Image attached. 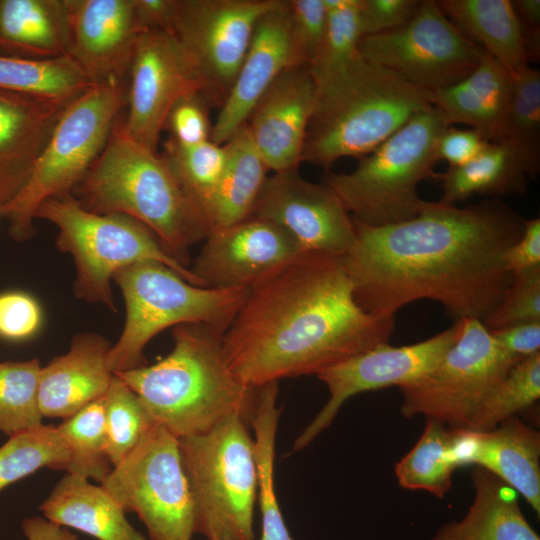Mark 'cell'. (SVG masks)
<instances>
[{
  "instance_id": "obj_25",
  "label": "cell",
  "mask_w": 540,
  "mask_h": 540,
  "mask_svg": "<svg viewBox=\"0 0 540 540\" xmlns=\"http://www.w3.org/2000/svg\"><path fill=\"white\" fill-rule=\"evenodd\" d=\"M511 87V75L484 51L468 76L433 92L432 104L448 126L466 124L489 142H497L502 137Z\"/></svg>"
},
{
  "instance_id": "obj_24",
  "label": "cell",
  "mask_w": 540,
  "mask_h": 540,
  "mask_svg": "<svg viewBox=\"0 0 540 540\" xmlns=\"http://www.w3.org/2000/svg\"><path fill=\"white\" fill-rule=\"evenodd\" d=\"M111 347L100 334L80 333L67 353L41 366L38 404L43 418L66 419L106 394L114 376L108 367Z\"/></svg>"
},
{
  "instance_id": "obj_2",
  "label": "cell",
  "mask_w": 540,
  "mask_h": 540,
  "mask_svg": "<svg viewBox=\"0 0 540 540\" xmlns=\"http://www.w3.org/2000/svg\"><path fill=\"white\" fill-rule=\"evenodd\" d=\"M394 327L360 307L341 257L307 251L248 289L222 344L237 376L261 387L388 343Z\"/></svg>"
},
{
  "instance_id": "obj_38",
  "label": "cell",
  "mask_w": 540,
  "mask_h": 540,
  "mask_svg": "<svg viewBox=\"0 0 540 540\" xmlns=\"http://www.w3.org/2000/svg\"><path fill=\"white\" fill-rule=\"evenodd\" d=\"M326 27L320 49L309 67L315 85L345 70L360 58L362 33L359 0H324Z\"/></svg>"
},
{
  "instance_id": "obj_18",
  "label": "cell",
  "mask_w": 540,
  "mask_h": 540,
  "mask_svg": "<svg viewBox=\"0 0 540 540\" xmlns=\"http://www.w3.org/2000/svg\"><path fill=\"white\" fill-rule=\"evenodd\" d=\"M191 271L206 287L250 288L304 251L277 224L254 215L212 231Z\"/></svg>"
},
{
  "instance_id": "obj_15",
  "label": "cell",
  "mask_w": 540,
  "mask_h": 540,
  "mask_svg": "<svg viewBox=\"0 0 540 540\" xmlns=\"http://www.w3.org/2000/svg\"><path fill=\"white\" fill-rule=\"evenodd\" d=\"M459 334V321L423 341L403 346L379 344L332 365L316 376L327 386L329 399L293 444L299 451L330 426L342 405L356 394L417 382L443 358Z\"/></svg>"
},
{
  "instance_id": "obj_47",
  "label": "cell",
  "mask_w": 540,
  "mask_h": 540,
  "mask_svg": "<svg viewBox=\"0 0 540 540\" xmlns=\"http://www.w3.org/2000/svg\"><path fill=\"white\" fill-rule=\"evenodd\" d=\"M419 0H359L362 36L380 34L405 25L417 12Z\"/></svg>"
},
{
  "instance_id": "obj_45",
  "label": "cell",
  "mask_w": 540,
  "mask_h": 540,
  "mask_svg": "<svg viewBox=\"0 0 540 540\" xmlns=\"http://www.w3.org/2000/svg\"><path fill=\"white\" fill-rule=\"evenodd\" d=\"M210 107L200 93L180 98L170 109L163 126L169 133L168 139L184 146L211 140Z\"/></svg>"
},
{
  "instance_id": "obj_39",
  "label": "cell",
  "mask_w": 540,
  "mask_h": 540,
  "mask_svg": "<svg viewBox=\"0 0 540 540\" xmlns=\"http://www.w3.org/2000/svg\"><path fill=\"white\" fill-rule=\"evenodd\" d=\"M162 155L184 192L205 219V211L226 165L225 144L220 145L209 140L184 146L167 139Z\"/></svg>"
},
{
  "instance_id": "obj_53",
  "label": "cell",
  "mask_w": 540,
  "mask_h": 540,
  "mask_svg": "<svg viewBox=\"0 0 540 540\" xmlns=\"http://www.w3.org/2000/svg\"><path fill=\"white\" fill-rule=\"evenodd\" d=\"M21 526L27 540H78L74 533L44 517L25 518Z\"/></svg>"
},
{
  "instance_id": "obj_48",
  "label": "cell",
  "mask_w": 540,
  "mask_h": 540,
  "mask_svg": "<svg viewBox=\"0 0 540 540\" xmlns=\"http://www.w3.org/2000/svg\"><path fill=\"white\" fill-rule=\"evenodd\" d=\"M489 141L475 129L447 127L438 137L435 154L449 167H459L477 157Z\"/></svg>"
},
{
  "instance_id": "obj_36",
  "label": "cell",
  "mask_w": 540,
  "mask_h": 540,
  "mask_svg": "<svg viewBox=\"0 0 540 540\" xmlns=\"http://www.w3.org/2000/svg\"><path fill=\"white\" fill-rule=\"evenodd\" d=\"M70 456L67 473L102 482L110 473L105 425V395L56 426Z\"/></svg>"
},
{
  "instance_id": "obj_32",
  "label": "cell",
  "mask_w": 540,
  "mask_h": 540,
  "mask_svg": "<svg viewBox=\"0 0 540 540\" xmlns=\"http://www.w3.org/2000/svg\"><path fill=\"white\" fill-rule=\"evenodd\" d=\"M277 396L278 382L261 386L250 419L254 430L258 473L260 540H293L282 516L274 485L275 443L281 414V408L277 406Z\"/></svg>"
},
{
  "instance_id": "obj_11",
  "label": "cell",
  "mask_w": 540,
  "mask_h": 540,
  "mask_svg": "<svg viewBox=\"0 0 540 540\" xmlns=\"http://www.w3.org/2000/svg\"><path fill=\"white\" fill-rule=\"evenodd\" d=\"M100 485L125 512L136 513L150 540H191L195 507L179 440L155 424Z\"/></svg>"
},
{
  "instance_id": "obj_42",
  "label": "cell",
  "mask_w": 540,
  "mask_h": 540,
  "mask_svg": "<svg viewBox=\"0 0 540 540\" xmlns=\"http://www.w3.org/2000/svg\"><path fill=\"white\" fill-rule=\"evenodd\" d=\"M135 392L114 374L105 394L106 454L114 467L155 425Z\"/></svg>"
},
{
  "instance_id": "obj_51",
  "label": "cell",
  "mask_w": 540,
  "mask_h": 540,
  "mask_svg": "<svg viewBox=\"0 0 540 540\" xmlns=\"http://www.w3.org/2000/svg\"><path fill=\"white\" fill-rule=\"evenodd\" d=\"M519 20L530 62L540 56V0L511 1Z\"/></svg>"
},
{
  "instance_id": "obj_50",
  "label": "cell",
  "mask_w": 540,
  "mask_h": 540,
  "mask_svg": "<svg viewBox=\"0 0 540 540\" xmlns=\"http://www.w3.org/2000/svg\"><path fill=\"white\" fill-rule=\"evenodd\" d=\"M489 331L498 346L517 361L540 353V322L523 323Z\"/></svg>"
},
{
  "instance_id": "obj_46",
  "label": "cell",
  "mask_w": 540,
  "mask_h": 540,
  "mask_svg": "<svg viewBox=\"0 0 540 540\" xmlns=\"http://www.w3.org/2000/svg\"><path fill=\"white\" fill-rule=\"evenodd\" d=\"M42 309L29 293L17 290L0 293V340L24 341L42 325Z\"/></svg>"
},
{
  "instance_id": "obj_19",
  "label": "cell",
  "mask_w": 540,
  "mask_h": 540,
  "mask_svg": "<svg viewBox=\"0 0 540 540\" xmlns=\"http://www.w3.org/2000/svg\"><path fill=\"white\" fill-rule=\"evenodd\" d=\"M316 86L308 67H289L270 85L245 126L269 171L298 169Z\"/></svg>"
},
{
  "instance_id": "obj_7",
  "label": "cell",
  "mask_w": 540,
  "mask_h": 540,
  "mask_svg": "<svg viewBox=\"0 0 540 540\" xmlns=\"http://www.w3.org/2000/svg\"><path fill=\"white\" fill-rule=\"evenodd\" d=\"M126 319L108 354L113 374L146 365L144 349L166 328L200 323L224 333L243 304L249 288L197 286L157 261H141L117 271Z\"/></svg>"
},
{
  "instance_id": "obj_52",
  "label": "cell",
  "mask_w": 540,
  "mask_h": 540,
  "mask_svg": "<svg viewBox=\"0 0 540 540\" xmlns=\"http://www.w3.org/2000/svg\"><path fill=\"white\" fill-rule=\"evenodd\" d=\"M141 28L169 30L177 0H133Z\"/></svg>"
},
{
  "instance_id": "obj_30",
  "label": "cell",
  "mask_w": 540,
  "mask_h": 540,
  "mask_svg": "<svg viewBox=\"0 0 540 540\" xmlns=\"http://www.w3.org/2000/svg\"><path fill=\"white\" fill-rule=\"evenodd\" d=\"M224 144L226 165L205 211L210 233L252 215L269 171L245 124Z\"/></svg>"
},
{
  "instance_id": "obj_43",
  "label": "cell",
  "mask_w": 540,
  "mask_h": 540,
  "mask_svg": "<svg viewBox=\"0 0 540 540\" xmlns=\"http://www.w3.org/2000/svg\"><path fill=\"white\" fill-rule=\"evenodd\" d=\"M481 322L488 330L540 322V267L512 275L500 301Z\"/></svg>"
},
{
  "instance_id": "obj_23",
  "label": "cell",
  "mask_w": 540,
  "mask_h": 540,
  "mask_svg": "<svg viewBox=\"0 0 540 540\" xmlns=\"http://www.w3.org/2000/svg\"><path fill=\"white\" fill-rule=\"evenodd\" d=\"M71 102L0 90V207L23 188Z\"/></svg>"
},
{
  "instance_id": "obj_20",
  "label": "cell",
  "mask_w": 540,
  "mask_h": 540,
  "mask_svg": "<svg viewBox=\"0 0 540 540\" xmlns=\"http://www.w3.org/2000/svg\"><path fill=\"white\" fill-rule=\"evenodd\" d=\"M69 56L93 84L127 81L141 28L133 0H67Z\"/></svg>"
},
{
  "instance_id": "obj_40",
  "label": "cell",
  "mask_w": 540,
  "mask_h": 540,
  "mask_svg": "<svg viewBox=\"0 0 540 540\" xmlns=\"http://www.w3.org/2000/svg\"><path fill=\"white\" fill-rule=\"evenodd\" d=\"M540 398V353L514 365L474 413L467 429L487 431Z\"/></svg>"
},
{
  "instance_id": "obj_21",
  "label": "cell",
  "mask_w": 540,
  "mask_h": 540,
  "mask_svg": "<svg viewBox=\"0 0 540 540\" xmlns=\"http://www.w3.org/2000/svg\"><path fill=\"white\" fill-rule=\"evenodd\" d=\"M288 0H280L256 22L233 86L212 125L211 141L224 144L247 121L276 78L289 68Z\"/></svg>"
},
{
  "instance_id": "obj_8",
  "label": "cell",
  "mask_w": 540,
  "mask_h": 540,
  "mask_svg": "<svg viewBox=\"0 0 540 540\" xmlns=\"http://www.w3.org/2000/svg\"><path fill=\"white\" fill-rule=\"evenodd\" d=\"M248 422L232 414L209 430L179 438L195 507V533L208 540H254L258 473Z\"/></svg>"
},
{
  "instance_id": "obj_26",
  "label": "cell",
  "mask_w": 540,
  "mask_h": 540,
  "mask_svg": "<svg viewBox=\"0 0 540 540\" xmlns=\"http://www.w3.org/2000/svg\"><path fill=\"white\" fill-rule=\"evenodd\" d=\"M44 518L97 540H147L127 520L126 512L101 486L67 473L40 505Z\"/></svg>"
},
{
  "instance_id": "obj_29",
  "label": "cell",
  "mask_w": 540,
  "mask_h": 540,
  "mask_svg": "<svg viewBox=\"0 0 540 540\" xmlns=\"http://www.w3.org/2000/svg\"><path fill=\"white\" fill-rule=\"evenodd\" d=\"M445 15L511 75L530 66L511 0H440Z\"/></svg>"
},
{
  "instance_id": "obj_37",
  "label": "cell",
  "mask_w": 540,
  "mask_h": 540,
  "mask_svg": "<svg viewBox=\"0 0 540 540\" xmlns=\"http://www.w3.org/2000/svg\"><path fill=\"white\" fill-rule=\"evenodd\" d=\"M69 452L56 426L17 432L0 447V491L42 468L66 470Z\"/></svg>"
},
{
  "instance_id": "obj_5",
  "label": "cell",
  "mask_w": 540,
  "mask_h": 540,
  "mask_svg": "<svg viewBox=\"0 0 540 540\" xmlns=\"http://www.w3.org/2000/svg\"><path fill=\"white\" fill-rule=\"evenodd\" d=\"M316 86L301 162L328 170L344 157L361 158L414 115L433 106V93L360 56Z\"/></svg>"
},
{
  "instance_id": "obj_28",
  "label": "cell",
  "mask_w": 540,
  "mask_h": 540,
  "mask_svg": "<svg viewBox=\"0 0 540 540\" xmlns=\"http://www.w3.org/2000/svg\"><path fill=\"white\" fill-rule=\"evenodd\" d=\"M475 496L466 515L441 526L431 540H540L518 504L516 491L489 471H472Z\"/></svg>"
},
{
  "instance_id": "obj_12",
  "label": "cell",
  "mask_w": 540,
  "mask_h": 540,
  "mask_svg": "<svg viewBox=\"0 0 540 540\" xmlns=\"http://www.w3.org/2000/svg\"><path fill=\"white\" fill-rule=\"evenodd\" d=\"M458 321V337L436 367L400 388V411L406 418L421 415L452 429H467L481 403L520 362L498 346L481 320Z\"/></svg>"
},
{
  "instance_id": "obj_3",
  "label": "cell",
  "mask_w": 540,
  "mask_h": 540,
  "mask_svg": "<svg viewBox=\"0 0 540 540\" xmlns=\"http://www.w3.org/2000/svg\"><path fill=\"white\" fill-rule=\"evenodd\" d=\"M222 332L200 323L173 327V348L152 365L116 373L153 421L178 439L203 433L239 414L248 423L259 388L246 385L229 365Z\"/></svg>"
},
{
  "instance_id": "obj_22",
  "label": "cell",
  "mask_w": 540,
  "mask_h": 540,
  "mask_svg": "<svg viewBox=\"0 0 540 540\" xmlns=\"http://www.w3.org/2000/svg\"><path fill=\"white\" fill-rule=\"evenodd\" d=\"M459 467L476 465L518 492L540 514V433L511 417L493 429H453Z\"/></svg>"
},
{
  "instance_id": "obj_13",
  "label": "cell",
  "mask_w": 540,
  "mask_h": 540,
  "mask_svg": "<svg viewBox=\"0 0 540 540\" xmlns=\"http://www.w3.org/2000/svg\"><path fill=\"white\" fill-rule=\"evenodd\" d=\"M280 0H177L169 27L211 107H221L257 20Z\"/></svg>"
},
{
  "instance_id": "obj_31",
  "label": "cell",
  "mask_w": 540,
  "mask_h": 540,
  "mask_svg": "<svg viewBox=\"0 0 540 540\" xmlns=\"http://www.w3.org/2000/svg\"><path fill=\"white\" fill-rule=\"evenodd\" d=\"M529 178L522 161L504 141L489 142L467 164L448 167L445 172L434 175L442 188L439 201L455 205L473 195L500 199L509 194H523Z\"/></svg>"
},
{
  "instance_id": "obj_41",
  "label": "cell",
  "mask_w": 540,
  "mask_h": 540,
  "mask_svg": "<svg viewBox=\"0 0 540 540\" xmlns=\"http://www.w3.org/2000/svg\"><path fill=\"white\" fill-rule=\"evenodd\" d=\"M38 358L0 362V432L10 436L41 426Z\"/></svg>"
},
{
  "instance_id": "obj_14",
  "label": "cell",
  "mask_w": 540,
  "mask_h": 540,
  "mask_svg": "<svg viewBox=\"0 0 540 540\" xmlns=\"http://www.w3.org/2000/svg\"><path fill=\"white\" fill-rule=\"evenodd\" d=\"M484 50L465 36L435 0H424L405 25L363 36L359 54L409 83L435 92L468 76Z\"/></svg>"
},
{
  "instance_id": "obj_16",
  "label": "cell",
  "mask_w": 540,
  "mask_h": 540,
  "mask_svg": "<svg viewBox=\"0 0 540 540\" xmlns=\"http://www.w3.org/2000/svg\"><path fill=\"white\" fill-rule=\"evenodd\" d=\"M200 93L195 73L174 35L149 29L138 39L127 79V113L120 119L124 132L157 152L160 134L173 105Z\"/></svg>"
},
{
  "instance_id": "obj_4",
  "label": "cell",
  "mask_w": 540,
  "mask_h": 540,
  "mask_svg": "<svg viewBox=\"0 0 540 540\" xmlns=\"http://www.w3.org/2000/svg\"><path fill=\"white\" fill-rule=\"evenodd\" d=\"M71 195L91 213L124 214L141 222L166 253L186 267L190 248L210 233L165 157L131 139L120 118Z\"/></svg>"
},
{
  "instance_id": "obj_1",
  "label": "cell",
  "mask_w": 540,
  "mask_h": 540,
  "mask_svg": "<svg viewBox=\"0 0 540 540\" xmlns=\"http://www.w3.org/2000/svg\"><path fill=\"white\" fill-rule=\"evenodd\" d=\"M353 222L355 240L341 258L366 312L394 316L427 299L455 321H482L512 279L503 258L525 219L492 198L465 207L428 202L417 216L395 224Z\"/></svg>"
},
{
  "instance_id": "obj_9",
  "label": "cell",
  "mask_w": 540,
  "mask_h": 540,
  "mask_svg": "<svg viewBox=\"0 0 540 540\" xmlns=\"http://www.w3.org/2000/svg\"><path fill=\"white\" fill-rule=\"evenodd\" d=\"M126 99L127 81L110 78L66 107L29 179L0 207L12 239L26 241L35 234V211L43 201L71 194L105 148Z\"/></svg>"
},
{
  "instance_id": "obj_34",
  "label": "cell",
  "mask_w": 540,
  "mask_h": 540,
  "mask_svg": "<svg viewBox=\"0 0 540 540\" xmlns=\"http://www.w3.org/2000/svg\"><path fill=\"white\" fill-rule=\"evenodd\" d=\"M458 467L454 430L426 419L419 440L396 464L395 475L404 489L422 490L443 498L452 486V475Z\"/></svg>"
},
{
  "instance_id": "obj_27",
  "label": "cell",
  "mask_w": 540,
  "mask_h": 540,
  "mask_svg": "<svg viewBox=\"0 0 540 540\" xmlns=\"http://www.w3.org/2000/svg\"><path fill=\"white\" fill-rule=\"evenodd\" d=\"M67 0H0V54L26 59L69 55Z\"/></svg>"
},
{
  "instance_id": "obj_49",
  "label": "cell",
  "mask_w": 540,
  "mask_h": 540,
  "mask_svg": "<svg viewBox=\"0 0 540 540\" xmlns=\"http://www.w3.org/2000/svg\"><path fill=\"white\" fill-rule=\"evenodd\" d=\"M505 269L516 275L540 267V219L525 220L520 238L511 245L503 258Z\"/></svg>"
},
{
  "instance_id": "obj_44",
  "label": "cell",
  "mask_w": 540,
  "mask_h": 540,
  "mask_svg": "<svg viewBox=\"0 0 540 540\" xmlns=\"http://www.w3.org/2000/svg\"><path fill=\"white\" fill-rule=\"evenodd\" d=\"M289 67H310L326 27L324 0H288Z\"/></svg>"
},
{
  "instance_id": "obj_10",
  "label": "cell",
  "mask_w": 540,
  "mask_h": 540,
  "mask_svg": "<svg viewBox=\"0 0 540 540\" xmlns=\"http://www.w3.org/2000/svg\"><path fill=\"white\" fill-rule=\"evenodd\" d=\"M35 218L58 228L55 244L75 264L74 295L117 312L111 282L120 269L141 261L167 265L193 285L204 286L190 268L170 257L156 235L124 214H95L83 209L71 194L43 201Z\"/></svg>"
},
{
  "instance_id": "obj_33",
  "label": "cell",
  "mask_w": 540,
  "mask_h": 540,
  "mask_svg": "<svg viewBox=\"0 0 540 540\" xmlns=\"http://www.w3.org/2000/svg\"><path fill=\"white\" fill-rule=\"evenodd\" d=\"M92 81L69 56L26 59L0 54V90L71 102Z\"/></svg>"
},
{
  "instance_id": "obj_6",
  "label": "cell",
  "mask_w": 540,
  "mask_h": 540,
  "mask_svg": "<svg viewBox=\"0 0 540 540\" xmlns=\"http://www.w3.org/2000/svg\"><path fill=\"white\" fill-rule=\"evenodd\" d=\"M447 127L432 106L359 158L354 170L327 171L322 182L362 224L383 226L410 220L428 205L418 187L422 181L434 179L436 142Z\"/></svg>"
},
{
  "instance_id": "obj_35",
  "label": "cell",
  "mask_w": 540,
  "mask_h": 540,
  "mask_svg": "<svg viewBox=\"0 0 540 540\" xmlns=\"http://www.w3.org/2000/svg\"><path fill=\"white\" fill-rule=\"evenodd\" d=\"M512 77L500 141L506 142L535 178L540 171V72L530 66Z\"/></svg>"
},
{
  "instance_id": "obj_17",
  "label": "cell",
  "mask_w": 540,
  "mask_h": 540,
  "mask_svg": "<svg viewBox=\"0 0 540 540\" xmlns=\"http://www.w3.org/2000/svg\"><path fill=\"white\" fill-rule=\"evenodd\" d=\"M252 215L283 228L306 252L342 257L355 240L353 218L334 191L298 169L268 176Z\"/></svg>"
}]
</instances>
